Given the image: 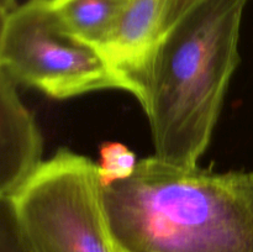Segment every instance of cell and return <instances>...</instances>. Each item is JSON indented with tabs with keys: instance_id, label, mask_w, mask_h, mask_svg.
I'll return each mask as SVG.
<instances>
[{
	"instance_id": "obj_2",
	"label": "cell",
	"mask_w": 253,
	"mask_h": 252,
	"mask_svg": "<svg viewBox=\"0 0 253 252\" xmlns=\"http://www.w3.org/2000/svg\"><path fill=\"white\" fill-rule=\"evenodd\" d=\"M249 0H200L169 25L143 83L155 157L198 167L239 64V36Z\"/></svg>"
},
{
	"instance_id": "obj_8",
	"label": "cell",
	"mask_w": 253,
	"mask_h": 252,
	"mask_svg": "<svg viewBox=\"0 0 253 252\" xmlns=\"http://www.w3.org/2000/svg\"><path fill=\"white\" fill-rule=\"evenodd\" d=\"M200 0H175L174 10H173V16H172V21H170V24H172L174 20H177L180 15L184 14L187 10H189L193 5H195Z\"/></svg>"
},
{
	"instance_id": "obj_3",
	"label": "cell",
	"mask_w": 253,
	"mask_h": 252,
	"mask_svg": "<svg viewBox=\"0 0 253 252\" xmlns=\"http://www.w3.org/2000/svg\"><path fill=\"white\" fill-rule=\"evenodd\" d=\"M0 71L56 99L104 89L137 95L100 48L66 26L52 0H27L1 17Z\"/></svg>"
},
{
	"instance_id": "obj_4",
	"label": "cell",
	"mask_w": 253,
	"mask_h": 252,
	"mask_svg": "<svg viewBox=\"0 0 253 252\" xmlns=\"http://www.w3.org/2000/svg\"><path fill=\"white\" fill-rule=\"evenodd\" d=\"M175 0H127L105 56L137 90L143 100V83L156 46L170 25Z\"/></svg>"
},
{
	"instance_id": "obj_1",
	"label": "cell",
	"mask_w": 253,
	"mask_h": 252,
	"mask_svg": "<svg viewBox=\"0 0 253 252\" xmlns=\"http://www.w3.org/2000/svg\"><path fill=\"white\" fill-rule=\"evenodd\" d=\"M119 252H253V170L214 173L158 158L103 184Z\"/></svg>"
},
{
	"instance_id": "obj_9",
	"label": "cell",
	"mask_w": 253,
	"mask_h": 252,
	"mask_svg": "<svg viewBox=\"0 0 253 252\" xmlns=\"http://www.w3.org/2000/svg\"><path fill=\"white\" fill-rule=\"evenodd\" d=\"M19 6L17 0H0V17L5 16Z\"/></svg>"
},
{
	"instance_id": "obj_7",
	"label": "cell",
	"mask_w": 253,
	"mask_h": 252,
	"mask_svg": "<svg viewBox=\"0 0 253 252\" xmlns=\"http://www.w3.org/2000/svg\"><path fill=\"white\" fill-rule=\"evenodd\" d=\"M101 161L99 168L103 184L127 179L137 167L138 161L127 146L119 142L106 143L100 150Z\"/></svg>"
},
{
	"instance_id": "obj_5",
	"label": "cell",
	"mask_w": 253,
	"mask_h": 252,
	"mask_svg": "<svg viewBox=\"0 0 253 252\" xmlns=\"http://www.w3.org/2000/svg\"><path fill=\"white\" fill-rule=\"evenodd\" d=\"M19 84L0 71V198H14L43 165L42 138L17 93Z\"/></svg>"
},
{
	"instance_id": "obj_6",
	"label": "cell",
	"mask_w": 253,
	"mask_h": 252,
	"mask_svg": "<svg viewBox=\"0 0 253 252\" xmlns=\"http://www.w3.org/2000/svg\"><path fill=\"white\" fill-rule=\"evenodd\" d=\"M127 0H52L72 32L105 51Z\"/></svg>"
}]
</instances>
